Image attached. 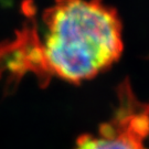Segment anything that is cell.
Instances as JSON below:
<instances>
[{
    "mask_svg": "<svg viewBox=\"0 0 149 149\" xmlns=\"http://www.w3.org/2000/svg\"><path fill=\"white\" fill-rule=\"evenodd\" d=\"M23 5L26 21L0 43V81L15 85L32 74L41 86L53 79L79 84L116 63L123 24L115 8L100 1H58L38 15Z\"/></svg>",
    "mask_w": 149,
    "mask_h": 149,
    "instance_id": "obj_1",
    "label": "cell"
},
{
    "mask_svg": "<svg viewBox=\"0 0 149 149\" xmlns=\"http://www.w3.org/2000/svg\"><path fill=\"white\" fill-rule=\"evenodd\" d=\"M117 103L113 115L95 133L76 139L73 149H149V102L141 101L125 79L117 87Z\"/></svg>",
    "mask_w": 149,
    "mask_h": 149,
    "instance_id": "obj_2",
    "label": "cell"
}]
</instances>
